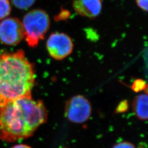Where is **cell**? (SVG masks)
Returning <instances> with one entry per match:
<instances>
[{
	"label": "cell",
	"instance_id": "6da1fadb",
	"mask_svg": "<svg viewBox=\"0 0 148 148\" xmlns=\"http://www.w3.org/2000/svg\"><path fill=\"white\" fill-rule=\"evenodd\" d=\"M47 118L43 101L32 97L0 101V139L14 142L30 137Z\"/></svg>",
	"mask_w": 148,
	"mask_h": 148
},
{
	"label": "cell",
	"instance_id": "7a4b0ae2",
	"mask_svg": "<svg viewBox=\"0 0 148 148\" xmlns=\"http://www.w3.org/2000/svg\"><path fill=\"white\" fill-rule=\"evenodd\" d=\"M35 82L34 65L23 50L0 53V101L32 97Z\"/></svg>",
	"mask_w": 148,
	"mask_h": 148
},
{
	"label": "cell",
	"instance_id": "3957f363",
	"mask_svg": "<svg viewBox=\"0 0 148 148\" xmlns=\"http://www.w3.org/2000/svg\"><path fill=\"white\" fill-rule=\"evenodd\" d=\"M24 37L28 45L36 47L39 42L46 36L51 24L50 18L47 12L41 9L29 12L21 22Z\"/></svg>",
	"mask_w": 148,
	"mask_h": 148
},
{
	"label": "cell",
	"instance_id": "277c9868",
	"mask_svg": "<svg viewBox=\"0 0 148 148\" xmlns=\"http://www.w3.org/2000/svg\"><path fill=\"white\" fill-rule=\"evenodd\" d=\"M65 115L67 119L74 123H83L91 116L92 106L90 101L81 95H74L65 105Z\"/></svg>",
	"mask_w": 148,
	"mask_h": 148
},
{
	"label": "cell",
	"instance_id": "5b68a950",
	"mask_svg": "<svg viewBox=\"0 0 148 148\" xmlns=\"http://www.w3.org/2000/svg\"><path fill=\"white\" fill-rule=\"evenodd\" d=\"M46 48L52 58L62 60L72 53L74 43L71 38L66 34L56 32L51 34L48 38Z\"/></svg>",
	"mask_w": 148,
	"mask_h": 148
},
{
	"label": "cell",
	"instance_id": "8992f818",
	"mask_svg": "<svg viewBox=\"0 0 148 148\" xmlns=\"http://www.w3.org/2000/svg\"><path fill=\"white\" fill-rule=\"evenodd\" d=\"M24 38L22 23L16 18H8L0 22V42L8 46H15Z\"/></svg>",
	"mask_w": 148,
	"mask_h": 148
},
{
	"label": "cell",
	"instance_id": "52a82bcc",
	"mask_svg": "<svg viewBox=\"0 0 148 148\" xmlns=\"http://www.w3.org/2000/svg\"><path fill=\"white\" fill-rule=\"evenodd\" d=\"M102 0H73V7L75 12L80 16L93 19L101 14Z\"/></svg>",
	"mask_w": 148,
	"mask_h": 148
},
{
	"label": "cell",
	"instance_id": "ba28073f",
	"mask_svg": "<svg viewBox=\"0 0 148 148\" xmlns=\"http://www.w3.org/2000/svg\"><path fill=\"white\" fill-rule=\"evenodd\" d=\"M148 99L147 93H140L136 96L132 103V111L140 120L148 119Z\"/></svg>",
	"mask_w": 148,
	"mask_h": 148
},
{
	"label": "cell",
	"instance_id": "9c48e42d",
	"mask_svg": "<svg viewBox=\"0 0 148 148\" xmlns=\"http://www.w3.org/2000/svg\"><path fill=\"white\" fill-rule=\"evenodd\" d=\"M11 7L9 0H0V20L5 19L11 13Z\"/></svg>",
	"mask_w": 148,
	"mask_h": 148
},
{
	"label": "cell",
	"instance_id": "30bf717a",
	"mask_svg": "<svg viewBox=\"0 0 148 148\" xmlns=\"http://www.w3.org/2000/svg\"><path fill=\"white\" fill-rule=\"evenodd\" d=\"M16 8L21 10H27L34 4L36 0H11Z\"/></svg>",
	"mask_w": 148,
	"mask_h": 148
},
{
	"label": "cell",
	"instance_id": "8fae6325",
	"mask_svg": "<svg viewBox=\"0 0 148 148\" xmlns=\"http://www.w3.org/2000/svg\"><path fill=\"white\" fill-rule=\"evenodd\" d=\"M112 148H136L132 143L129 142L123 141L120 143H117L114 145Z\"/></svg>",
	"mask_w": 148,
	"mask_h": 148
},
{
	"label": "cell",
	"instance_id": "7c38bea8",
	"mask_svg": "<svg viewBox=\"0 0 148 148\" xmlns=\"http://www.w3.org/2000/svg\"><path fill=\"white\" fill-rule=\"evenodd\" d=\"M138 6L144 11L147 12L148 9V0H136Z\"/></svg>",
	"mask_w": 148,
	"mask_h": 148
},
{
	"label": "cell",
	"instance_id": "4fadbf2b",
	"mask_svg": "<svg viewBox=\"0 0 148 148\" xmlns=\"http://www.w3.org/2000/svg\"><path fill=\"white\" fill-rule=\"evenodd\" d=\"M144 82L142 80H137L136 82H134L133 86V88L134 89V90H137V91H140L143 90V88H144Z\"/></svg>",
	"mask_w": 148,
	"mask_h": 148
},
{
	"label": "cell",
	"instance_id": "5bb4252c",
	"mask_svg": "<svg viewBox=\"0 0 148 148\" xmlns=\"http://www.w3.org/2000/svg\"><path fill=\"white\" fill-rule=\"evenodd\" d=\"M12 148H32V147H30V146L26 145V144H18V145H14Z\"/></svg>",
	"mask_w": 148,
	"mask_h": 148
}]
</instances>
